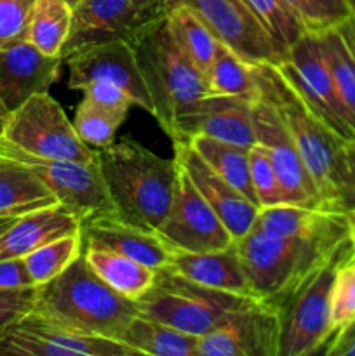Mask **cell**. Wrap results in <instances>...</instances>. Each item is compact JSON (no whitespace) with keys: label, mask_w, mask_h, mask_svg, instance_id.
I'll return each mask as SVG.
<instances>
[{"label":"cell","mask_w":355,"mask_h":356,"mask_svg":"<svg viewBox=\"0 0 355 356\" xmlns=\"http://www.w3.org/2000/svg\"><path fill=\"white\" fill-rule=\"evenodd\" d=\"M289 6V9L299 17L305 28L308 30V33H317V21L315 14H313L312 6H310L308 0H284Z\"/></svg>","instance_id":"cell-44"},{"label":"cell","mask_w":355,"mask_h":356,"mask_svg":"<svg viewBox=\"0 0 355 356\" xmlns=\"http://www.w3.org/2000/svg\"><path fill=\"white\" fill-rule=\"evenodd\" d=\"M317 21V33L333 28L352 17L347 0H308Z\"/></svg>","instance_id":"cell-42"},{"label":"cell","mask_w":355,"mask_h":356,"mask_svg":"<svg viewBox=\"0 0 355 356\" xmlns=\"http://www.w3.org/2000/svg\"><path fill=\"white\" fill-rule=\"evenodd\" d=\"M37 0H0V51L28 40Z\"/></svg>","instance_id":"cell-38"},{"label":"cell","mask_w":355,"mask_h":356,"mask_svg":"<svg viewBox=\"0 0 355 356\" xmlns=\"http://www.w3.org/2000/svg\"><path fill=\"white\" fill-rule=\"evenodd\" d=\"M260 99L270 104L291 134L306 169L312 174L319 190L322 211L331 212V204L338 190L341 165V143L305 97L284 76L277 65H253Z\"/></svg>","instance_id":"cell-4"},{"label":"cell","mask_w":355,"mask_h":356,"mask_svg":"<svg viewBox=\"0 0 355 356\" xmlns=\"http://www.w3.org/2000/svg\"><path fill=\"white\" fill-rule=\"evenodd\" d=\"M37 285L21 289H0V337L9 327L33 312Z\"/></svg>","instance_id":"cell-40"},{"label":"cell","mask_w":355,"mask_h":356,"mask_svg":"<svg viewBox=\"0 0 355 356\" xmlns=\"http://www.w3.org/2000/svg\"><path fill=\"white\" fill-rule=\"evenodd\" d=\"M122 341L138 355L150 356H198V337L136 315L125 327Z\"/></svg>","instance_id":"cell-28"},{"label":"cell","mask_w":355,"mask_h":356,"mask_svg":"<svg viewBox=\"0 0 355 356\" xmlns=\"http://www.w3.org/2000/svg\"><path fill=\"white\" fill-rule=\"evenodd\" d=\"M345 216L301 205L278 204L258 212L253 228L268 236H308L340 225Z\"/></svg>","instance_id":"cell-27"},{"label":"cell","mask_w":355,"mask_h":356,"mask_svg":"<svg viewBox=\"0 0 355 356\" xmlns=\"http://www.w3.org/2000/svg\"><path fill=\"white\" fill-rule=\"evenodd\" d=\"M345 219H347L348 238H350L352 245H354V249H355V211H354V212H350V214L345 216Z\"/></svg>","instance_id":"cell-46"},{"label":"cell","mask_w":355,"mask_h":356,"mask_svg":"<svg viewBox=\"0 0 355 356\" xmlns=\"http://www.w3.org/2000/svg\"><path fill=\"white\" fill-rule=\"evenodd\" d=\"M281 309L256 298L198 337V356H281Z\"/></svg>","instance_id":"cell-13"},{"label":"cell","mask_w":355,"mask_h":356,"mask_svg":"<svg viewBox=\"0 0 355 356\" xmlns=\"http://www.w3.org/2000/svg\"><path fill=\"white\" fill-rule=\"evenodd\" d=\"M63 58L38 51L30 42L0 51V101L14 111L35 94L49 92L58 82Z\"/></svg>","instance_id":"cell-20"},{"label":"cell","mask_w":355,"mask_h":356,"mask_svg":"<svg viewBox=\"0 0 355 356\" xmlns=\"http://www.w3.org/2000/svg\"><path fill=\"white\" fill-rule=\"evenodd\" d=\"M352 339H355V320H354V322L350 323V325L347 327V329L343 330V332L340 334V336L336 337V339L333 341V344H331V346L327 348L326 355L334 356V355H336V351H338V350H341V348H343L345 344L350 343Z\"/></svg>","instance_id":"cell-45"},{"label":"cell","mask_w":355,"mask_h":356,"mask_svg":"<svg viewBox=\"0 0 355 356\" xmlns=\"http://www.w3.org/2000/svg\"><path fill=\"white\" fill-rule=\"evenodd\" d=\"M254 10L268 33L271 35L278 47L287 58V51L292 44L299 40L308 30L299 21V17L289 9L284 0H246Z\"/></svg>","instance_id":"cell-36"},{"label":"cell","mask_w":355,"mask_h":356,"mask_svg":"<svg viewBox=\"0 0 355 356\" xmlns=\"http://www.w3.org/2000/svg\"><path fill=\"white\" fill-rule=\"evenodd\" d=\"M68 65V87L82 90L93 82H108L120 87L134 106L153 113V104L146 90L134 47L127 42H104L89 45L65 56Z\"/></svg>","instance_id":"cell-16"},{"label":"cell","mask_w":355,"mask_h":356,"mask_svg":"<svg viewBox=\"0 0 355 356\" xmlns=\"http://www.w3.org/2000/svg\"><path fill=\"white\" fill-rule=\"evenodd\" d=\"M124 341L89 336L44 320L33 312L0 337V356H136Z\"/></svg>","instance_id":"cell-14"},{"label":"cell","mask_w":355,"mask_h":356,"mask_svg":"<svg viewBox=\"0 0 355 356\" xmlns=\"http://www.w3.org/2000/svg\"><path fill=\"white\" fill-rule=\"evenodd\" d=\"M355 320V249L348 250L336 268L331 292V339L333 341ZM326 348V351H327ZM324 351V355H326Z\"/></svg>","instance_id":"cell-35"},{"label":"cell","mask_w":355,"mask_h":356,"mask_svg":"<svg viewBox=\"0 0 355 356\" xmlns=\"http://www.w3.org/2000/svg\"><path fill=\"white\" fill-rule=\"evenodd\" d=\"M73 7L66 0H37L31 14L28 42L38 51L61 58L72 31Z\"/></svg>","instance_id":"cell-31"},{"label":"cell","mask_w":355,"mask_h":356,"mask_svg":"<svg viewBox=\"0 0 355 356\" xmlns=\"http://www.w3.org/2000/svg\"><path fill=\"white\" fill-rule=\"evenodd\" d=\"M157 233L173 252H209L235 242L180 163L173 202Z\"/></svg>","instance_id":"cell-12"},{"label":"cell","mask_w":355,"mask_h":356,"mask_svg":"<svg viewBox=\"0 0 355 356\" xmlns=\"http://www.w3.org/2000/svg\"><path fill=\"white\" fill-rule=\"evenodd\" d=\"M84 96L90 97L96 103L103 104V106L110 108L113 111H120V113H129L134 103L131 97L120 89V87L113 86L108 82H93L82 89Z\"/></svg>","instance_id":"cell-41"},{"label":"cell","mask_w":355,"mask_h":356,"mask_svg":"<svg viewBox=\"0 0 355 356\" xmlns=\"http://www.w3.org/2000/svg\"><path fill=\"white\" fill-rule=\"evenodd\" d=\"M3 160H6V156H3V155H0V163H2Z\"/></svg>","instance_id":"cell-53"},{"label":"cell","mask_w":355,"mask_h":356,"mask_svg":"<svg viewBox=\"0 0 355 356\" xmlns=\"http://www.w3.org/2000/svg\"><path fill=\"white\" fill-rule=\"evenodd\" d=\"M33 313L75 332L122 341L138 306L108 287L82 252L59 277L38 285Z\"/></svg>","instance_id":"cell-2"},{"label":"cell","mask_w":355,"mask_h":356,"mask_svg":"<svg viewBox=\"0 0 355 356\" xmlns=\"http://www.w3.org/2000/svg\"><path fill=\"white\" fill-rule=\"evenodd\" d=\"M84 252L82 235H65L61 238H56L45 245L38 247L26 257H23L26 263L30 277L33 284L44 285L51 282L52 278L59 277L68 266H72Z\"/></svg>","instance_id":"cell-33"},{"label":"cell","mask_w":355,"mask_h":356,"mask_svg":"<svg viewBox=\"0 0 355 356\" xmlns=\"http://www.w3.org/2000/svg\"><path fill=\"white\" fill-rule=\"evenodd\" d=\"M277 66L341 143L354 141L355 125L338 94L317 33L303 35Z\"/></svg>","instance_id":"cell-11"},{"label":"cell","mask_w":355,"mask_h":356,"mask_svg":"<svg viewBox=\"0 0 355 356\" xmlns=\"http://www.w3.org/2000/svg\"><path fill=\"white\" fill-rule=\"evenodd\" d=\"M253 124L256 145L270 156L275 174L284 193V204L322 211L319 190L306 169L294 141L274 108L263 99L253 103Z\"/></svg>","instance_id":"cell-17"},{"label":"cell","mask_w":355,"mask_h":356,"mask_svg":"<svg viewBox=\"0 0 355 356\" xmlns=\"http://www.w3.org/2000/svg\"><path fill=\"white\" fill-rule=\"evenodd\" d=\"M352 249L350 238L319 268L306 275L277 305L282 315L281 356L324 353L331 339V292L340 261Z\"/></svg>","instance_id":"cell-7"},{"label":"cell","mask_w":355,"mask_h":356,"mask_svg":"<svg viewBox=\"0 0 355 356\" xmlns=\"http://www.w3.org/2000/svg\"><path fill=\"white\" fill-rule=\"evenodd\" d=\"M205 80H207L209 92L235 96L249 103L260 99L256 82H254L253 65L244 61L240 56H237L225 45H219Z\"/></svg>","instance_id":"cell-32"},{"label":"cell","mask_w":355,"mask_h":356,"mask_svg":"<svg viewBox=\"0 0 355 356\" xmlns=\"http://www.w3.org/2000/svg\"><path fill=\"white\" fill-rule=\"evenodd\" d=\"M253 299L256 298L204 287L181 277L171 268H162L157 270L155 282L136 301V306L139 315L146 318L202 337L212 332L225 316Z\"/></svg>","instance_id":"cell-6"},{"label":"cell","mask_w":355,"mask_h":356,"mask_svg":"<svg viewBox=\"0 0 355 356\" xmlns=\"http://www.w3.org/2000/svg\"><path fill=\"white\" fill-rule=\"evenodd\" d=\"M187 143L218 176H221L226 183L232 184L244 197H247L253 204L258 205L253 181H251V148L200 134L190 136V138H187Z\"/></svg>","instance_id":"cell-26"},{"label":"cell","mask_w":355,"mask_h":356,"mask_svg":"<svg viewBox=\"0 0 355 356\" xmlns=\"http://www.w3.org/2000/svg\"><path fill=\"white\" fill-rule=\"evenodd\" d=\"M174 159L187 170L191 183L195 184L202 197L205 198L212 211L216 212L233 240H240L253 228L260 207L244 197L239 190L226 183L221 176L214 172L197 153L191 149L187 139L173 141Z\"/></svg>","instance_id":"cell-19"},{"label":"cell","mask_w":355,"mask_h":356,"mask_svg":"<svg viewBox=\"0 0 355 356\" xmlns=\"http://www.w3.org/2000/svg\"><path fill=\"white\" fill-rule=\"evenodd\" d=\"M355 211V139L345 143L341 149V165L338 190L331 204L333 214L347 216Z\"/></svg>","instance_id":"cell-39"},{"label":"cell","mask_w":355,"mask_h":356,"mask_svg":"<svg viewBox=\"0 0 355 356\" xmlns=\"http://www.w3.org/2000/svg\"><path fill=\"white\" fill-rule=\"evenodd\" d=\"M80 221L73 212L54 204L19 216L9 229L0 236V261L23 259L38 247L80 233Z\"/></svg>","instance_id":"cell-22"},{"label":"cell","mask_w":355,"mask_h":356,"mask_svg":"<svg viewBox=\"0 0 355 356\" xmlns=\"http://www.w3.org/2000/svg\"><path fill=\"white\" fill-rule=\"evenodd\" d=\"M249 163L251 181H253V188L260 209L284 204V193H282L278 177L270 162V156L260 145L251 146Z\"/></svg>","instance_id":"cell-37"},{"label":"cell","mask_w":355,"mask_h":356,"mask_svg":"<svg viewBox=\"0 0 355 356\" xmlns=\"http://www.w3.org/2000/svg\"><path fill=\"white\" fill-rule=\"evenodd\" d=\"M0 141L38 159L96 160V149L77 134L73 122L49 92L35 94L7 115Z\"/></svg>","instance_id":"cell-8"},{"label":"cell","mask_w":355,"mask_h":356,"mask_svg":"<svg viewBox=\"0 0 355 356\" xmlns=\"http://www.w3.org/2000/svg\"><path fill=\"white\" fill-rule=\"evenodd\" d=\"M125 118H127L125 113L110 110L90 97L82 96L72 122L79 138L87 146L93 149H101L115 141V134Z\"/></svg>","instance_id":"cell-34"},{"label":"cell","mask_w":355,"mask_h":356,"mask_svg":"<svg viewBox=\"0 0 355 356\" xmlns=\"http://www.w3.org/2000/svg\"><path fill=\"white\" fill-rule=\"evenodd\" d=\"M347 26H348V31H350L352 38H354V42H355V16L348 17V19H347Z\"/></svg>","instance_id":"cell-50"},{"label":"cell","mask_w":355,"mask_h":356,"mask_svg":"<svg viewBox=\"0 0 355 356\" xmlns=\"http://www.w3.org/2000/svg\"><path fill=\"white\" fill-rule=\"evenodd\" d=\"M84 245H100L131 257L153 270L167 268L174 252L157 232L141 228L118 214H108L80 228Z\"/></svg>","instance_id":"cell-21"},{"label":"cell","mask_w":355,"mask_h":356,"mask_svg":"<svg viewBox=\"0 0 355 356\" xmlns=\"http://www.w3.org/2000/svg\"><path fill=\"white\" fill-rule=\"evenodd\" d=\"M338 94L355 125V42L347 21L317 33Z\"/></svg>","instance_id":"cell-30"},{"label":"cell","mask_w":355,"mask_h":356,"mask_svg":"<svg viewBox=\"0 0 355 356\" xmlns=\"http://www.w3.org/2000/svg\"><path fill=\"white\" fill-rule=\"evenodd\" d=\"M347 240V219H343L327 232L308 236H268L251 228L233 243L254 296L277 306Z\"/></svg>","instance_id":"cell-3"},{"label":"cell","mask_w":355,"mask_h":356,"mask_svg":"<svg viewBox=\"0 0 355 356\" xmlns=\"http://www.w3.org/2000/svg\"><path fill=\"white\" fill-rule=\"evenodd\" d=\"M132 47L152 99V115L173 139L178 117L209 92L207 80L178 44L166 17L146 30Z\"/></svg>","instance_id":"cell-5"},{"label":"cell","mask_w":355,"mask_h":356,"mask_svg":"<svg viewBox=\"0 0 355 356\" xmlns=\"http://www.w3.org/2000/svg\"><path fill=\"white\" fill-rule=\"evenodd\" d=\"M202 17L216 40L249 65H278L285 54L246 0H184Z\"/></svg>","instance_id":"cell-15"},{"label":"cell","mask_w":355,"mask_h":356,"mask_svg":"<svg viewBox=\"0 0 355 356\" xmlns=\"http://www.w3.org/2000/svg\"><path fill=\"white\" fill-rule=\"evenodd\" d=\"M16 219L17 218H0V236L13 226V222L16 221Z\"/></svg>","instance_id":"cell-48"},{"label":"cell","mask_w":355,"mask_h":356,"mask_svg":"<svg viewBox=\"0 0 355 356\" xmlns=\"http://www.w3.org/2000/svg\"><path fill=\"white\" fill-rule=\"evenodd\" d=\"M334 356H355V339H352L350 343L345 344L341 350L336 351V355Z\"/></svg>","instance_id":"cell-47"},{"label":"cell","mask_w":355,"mask_h":356,"mask_svg":"<svg viewBox=\"0 0 355 356\" xmlns=\"http://www.w3.org/2000/svg\"><path fill=\"white\" fill-rule=\"evenodd\" d=\"M54 204V195L26 165L10 159L0 163V218H19Z\"/></svg>","instance_id":"cell-25"},{"label":"cell","mask_w":355,"mask_h":356,"mask_svg":"<svg viewBox=\"0 0 355 356\" xmlns=\"http://www.w3.org/2000/svg\"><path fill=\"white\" fill-rule=\"evenodd\" d=\"M35 287L24 259L0 261V289Z\"/></svg>","instance_id":"cell-43"},{"label":"cell","mask_w":355,"mask_h":356,"mask_svg":"<svg viewBox=\"0 0 355 356\" xmlns=\"http://www.w3.org/2000/svg\"><path fill=\"white\" fill-rule=\"evenodd\" d=\"M84 257L94 273L117 294L138 301L150 291L157 270L100 245H84Z\"/></svg>","instance_id":"cell-24"},{"label":"cell","mask_w":355,"mask_h":356,"mask_svg":"<svg viewBox=\"0 0 355 356\" xmlns=\"http://www.w3.org/2000/svg\"><path fill=\"white\" fill-rule=\"evenodd\" d=\"M173 0H80L73 7L72 31L63 54L104 42L134 44L167 16Z\"/></svg>","instance_id":"cell-9"},{"label":"cell","mask_w":355,"mask_h":356,"mask_svg":"<svg viewBox=\"0 0 355 356\" xmlns=\"http://www.w3.org/2000/svg\"><path fill=\"white\" fill-rule=\"evenodd\" d=\"M101 176L120 218L157 232L171 207L178 162L162 159L131 138L96 149Z\"/></svg>","instance_id":"cell-1"},{"label":"cell","mask_w":355,"mask_h":356,"mask_svg":"<svg viewBox=\"0 0 355 356\" xmlns=\"http://www.w3.org/2000/svg\"><path fill=\"white\" fill-rule=\"evenodd\" d=\"M0 155L26 165L54 195L58 204L77 216L80 225L108 214H117L101 176L97 159L89 163L75 160L38 159L2 141Z\"/></svg>","instance_id":"cell-10"},{"label":"cell","mask_w":355,"mask_h":356,"mask_svg":"<svg viewBox=\"0 0 355 356\" xmlns=\"http://www.w3.org/2000/svg\"><path fill=\"white\" fill-rule=\"evenodd\" d=\"M166 19L181 49L187 52V56L197 66L198 72L207 76L216 52L221 45L216 40L207 24L195 13L194 7L188 6L184 0H173Z\"/></svg>","instance_id":"cell-29"},{"label":"cell","mask_w":355,"mask_h":356,"mask_svg":"<svg viewBox=\"0 0 355 356\" xmlns=\"http://www.w3.org/2000/svg\"><path fill=\"white\" fill-rule=\"evenodd\" d=\"M347 3H348V7H350L352 16H355V0H347Z\"/></svg>","instance_id":"cell-51"},{"label":"cell","mask_w":355,"mask_h":356,"mask_svg":"<svg viewBox=\"0 0 355 356\" xmlns=\"http://www.w3.org/2000/svg\"><path fill=\"white\" fill-rule=\"evenodd\" d=\"M66 2H68V3H70V6H72V7H75V6H77V3H79V2H80V0H66Z\"/></svg>","instance_id":"cell-52"},{"label":"cell","mask_w":355,"mask_h":356,"mask_svg":"<svg viewBox=\"0 0 355 356\" xmlns=\"http://www.w3.org/2000/svg\"><path fill=\"white\" fill-rule=\"evenodd\" d=\"M167 268L204 287L256 298L235 243L209 252H174Z\"/></svg>","instance_id":"cell-23"},{"label":"cell","mask_w":355,"mask_h":356,"mask_svg":"<svg viewBox=\"0 0 355 356\" xmlns=\"http://www.w3.org/2000/svg\"><path fill=\"white\" fill-rule=\"evenodd\" d=\"M7 115H9V111L3 108L2 101H0V136H2V131H3V124H6L7 120Z\"/></svg>","instance_id":"cell-49"},{"label":"cell","mask_w":355,"mask_h":356,"mask_svg":"<svg viewBox=\"0 0 355 356\" xmlns=\"http://www.w3.org/2000/svg\"><path fill=\"white\" fill-rule=\"evenodd\" d=\"M198 134L251 148L256 145L253 103L225 94H204L178 117L171 141Z\"/></svg>","instance_id":"cell-18"}]
</instances>
